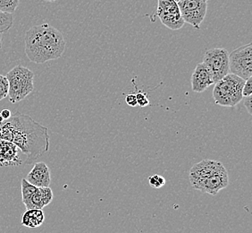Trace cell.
<instances>
[{
    "instance_id": "1",
    "label": "cell",
    "mask_w": 252,
    "mask_h": 233,
    "mask_svg": "<svg viewBox=\"0 0 252 233\" xmlns=\"http://www.w3.org/2000/svg\"><path fill=\"white\" fill-rule=\"evenodd\" d=\"M0 139L15 144L27 157L26 164H32L49 149L48 128L21 112L0 123Z\"/></svg>"
},
{
    "instance_id": "2",
    "label": "cell",
    "mask_w": 252,
    "mask_h": 233,
    "mask_svg": "<svg viewBox=\"0 0 252 233\" xmlns=\"http://www.w3.org/2000/svg\"><path fill=\"white\" fill-rule=\"evenodd\" d=\"M25 41L26 56L36 64L61 58L65 49L63 34L49 24L36 25L28 30Z\"/></svg>"
},
{
    "instance_id": "3",
    "label": "cell",
    "mask_w": 252,
    "mask_h": 233,
    "mask_svg": "<svg viewBox=\"0 0 252 233\" xmlns=\"http://www.w3.org/2000/svg\"><path fill=\"white\" fill-rule=\"evenodd\" d=\"M244 83V79L231 73L215 83L213 98L216 104L223 107H235L243 101Z\"/></svg>"
},
{
    "instance_id": "4",
    "label": "cell",
    "mask_w": 252,
    "mask_h": 233,
    "mask_svg": "<svg viewBox=\"0 0 252 233\" xmlns=\"http://www.w3.org/2000/svg\"><path fill=\"white\" fill-rule=\"evenodd\" d=\"M8 97L11 103H17L34 90V73L28 68L17 65L6 75Z\"/></svg>"
},
{
    "instance_id": "5",
    "label": "cell",
    "mask_w": 252,
    "mask_h": 233,
    "mask_svg": "<svg viewBox=\"0 0 252 233\" xmlns=\"http://www.w3.org/2000/svg\"><path fill=\"white\" fill-rule=\"evenodd\" d=\"M231 74L246 80L252 77V44L248 43L229 53Z\"/></svg>"
},
{
    "instance_id": "6",
    "label": "cell",
    "mask_w": 252,
    "mask_h": 233,
    "mask_svg": "<svg viewBox=\"0 0 252 233\" xmlns=\"http://www.w3.org/2000/svg\"><path fill=\"white\" fill-rule=\"evenodd\" d=\"M203 63L211 71L214 83H217L230 73L227 49L222 48L208 49L204 54Z\"/></svg>"
},
{
    "instance_id": "7",
    "label": "cell",
    "mask_w": 252,
    "mask_h": 233,
    "mask_svg": "<svg viewBox=\"0 0 252 233\" xmlns=\"http://www.w3.org/2000/svg\"><path fill=\"white\" fill-rule=\"evenodd\" d=\"M185 23L199 30L207 14L208 5L205 0H180L177 2Z\"/></svg>"
},
{
    "instance_id": "8",
    "label": "cell",
    "mask_w": 252,
    "mask_h": 233,
    "mask_svg": "<svg viewBox=\"0 0 252 233\" xmlns=\"http://www.w3.org/2000/svg\"><path fill=\"white\" fill-rule=\"evenodd\" d=\"M157 15L168 29L180 30L184 27L185 21L182 17L179 6L175 0H158Z\"/></svg>"
},
{
    "instance_id": "9",
    "label": "cell",
    "mask_w": 252,
    "mask_h": 233,
    "mask_svg": "<svg viewBox=\"0 0 252 233\" xmlns=\"http://www.w3.org/2000/svg\"><path fill=\"white\" fill-rule=\"evenodd\" d=\"M223 169H225L224 166L218 160L209 159L201 160L199 163H196L195 165L192 166V168L189 170V182L195 190V188L202 181Z\"/></svg>"
},
{
    "instance_id": "10",
    "label": "cell",
    "mask_w": 252,
    "mask_h": 233,
    "mask_svg": "<svg viewBox=\"0 0 252 233\" xmlns=\"http://www.w3.org/2000/svg\"><path fill=\"white\" fill-rule=\"evenodd\" d=\"M228 183L229 178L227 170L226 169H223L202 181L195 188V190H199L203 193L216 195L219 194V191L224 190L227 187Z\"/></svg>"
},
{
    "instance_id": "11",
    "label": "cell",
    "mask_w": 252,
    "mask_h": 233,
    "mask_svg": "<svg viewBox=\"0 0 252 233\" xmlns=\"http://www.w3.org/2000/svg\"><path fill=\"white\" fill-rule=\"evenodd\" d=\"M214 83L212 73L204 63H199L191 77V89L194 92H203Z\"/></svg>"
},
{
    "instance_id": "12",
    "label": "cell",
    "mask_w": 252,
    "mask_h": 233,
    "mask_svg": "<svg viewBox=\"0 0 252 233\" xmlns=\"http://www.w3.org/2000/svg\"><path fill=\"white\" fill-rule=\"evenodd\" d=\"M19 148L12 142L0 139V166L18 167L23 161L19 157Z\"/></svg>"
},
{
    "instance_id": "13",
    "label": "cell",
    "mask_w": 252,
    "mask_h": 233,
    "mask_svg": "<svg viewBox=\"0 0 252 233\" xmlns=\"http://www.w3.org/2000/svg\"><path fill=\"white\" fill-rule=\"evenodd\" d=\"M25 180L38 188L49 187L51 183L50 170L43 161L36 162Z\"/></svg>"
},
{
    "instance_id": "14",
    "label": "cell",
    "mask_w": 252,
    "mask_h": 233,
    "mask_svg": "<svg viewBox=\"0 0 252 233\" xmlns=\"http://www.w3.org/2000/svg\"><path fill=\"white\" fill-rule=\"evenodd\" d=\"M53 200V192L49 187L37 188L30 199L25 203L27 209H43Z\"/></svg>"
},
{
    "instance_id": "15",
    "label": "cell",
    "mask_w": 252,
    "mask_h": 233,
    "mask_svg": "<svg viewBox=\"0 0 252 233\" xmlns=\"http://www.w3.org/2000/svg\"><path fill=\"white\" fill-rule=\"evenodd\" d=\"M45 220L42 209H27L21 221V224L27 228H38Z\"/></svg>"
},
{
    "instance_id": "16",
    "label": "cell",
    "mask_w": 252,
    "mask_h": 233,
    "mask_svg": "<svg viewBox=\"0 0 252 233\" xmlns=\"http://www.w3.org/2000/svg\"><path fill=\"white\" fill-rule=\"evenodd\" d=\"M14 16L13 14L4 13L0 11V34L6 33L13 26Z\"/></svg>"
},
{
    "instance_id": "17",
    "label": "cell",
    "mask_w": 252,
    "mask_h": 233,
    "mask_svg": "<svg viewBox=\"0 0 252 233\" xmlns=\"http://www.w3.org/2000/svg\"><path fill=\"white\" fill-rule=\"evenodd\" d=\"M37 188L38 187H35L33 185L31 184L25 179L22 180L21 190H22V200H23L24 204L30 199V197L32 195Z\"/></svg>"
},
{
    "instance_id": "18",
    "label": "cell",
    "mask_w": 252,
    "mask_h": 233,
    "mask_svg": "<svg viewBox=\"0 0 252 233\" xmlns=\"http://www.w3.org/2000/svg\"><path fill=\"white\" fill-rule=\"evenodd\" d=\"M19 5V0H0V11L14 14Z\"/></svg>"
},
{
    "instance_id": "19",
    "label": "cell",
    "mask_w": 252,
    "mask_h": 233,
    "mask_svg": "<svg viewBox=\"0 0 252 233\" xmlns=\"http://www.w3.org/2000/svg\"><path fill=\"white\" fill-rule=\"evenodd\" d=\"M149 183L153 189H161L165 186L166 180H165L164 177H162L160 175L155 174L152 175L149 178Z\"/></svg>"
},
{
    "instance_id": "20",
    "label": "cell",
    "mask_w": 252,
    "mask_h": 233,
    "mask_svg": "<svg viewBox=\"0 0 252 233\" xmlns=\"http://www.w3.org/2000/svg\"><path fill=\"white\" fill-rule=\"evenodd\" d=\"M8 96V81L6 77L0 75V101Z\"/></svg>"
},
{
    "instance_id": "21",
    "label": "cell",
    "mask_w": 252,
    "mask_h": 233,
    "mask_svg": "<svg viewBox=\"0 0 252 233\" xmlns=\"http://www.w3.org/2000/svg\"><path fill=\"white\" fill-rule=\"evenodd\" d=\"M136 99H137V105H139L140 107L144 108L150 104V100L145 92H138L136 94Z\"/></svg>"
},
{
    "instance_id": "22",
    "label": "cell",
    "mask_w": 252,
    "mask_h": 233,
    "mask_svg": "<svg viewBox=\"0 0 252 233\" xmlns=\"http://www.w3.org/2000/svg\"><path fill=\"white\" fill-rule=\"evenodd\" d=\"M243 96L246 97L249 95H252V77L245 80V83L243 87Z\"/></svg>"
},
{
    "instance_id": "23",
    "label": "cell",
    "mask_w": 252,
    "mask_h": 233,
    "mask_svg": "<svg viewBox=\"0 0 252 233\" xmlns=\"http://www.w3.org/2000/svg\"><path fill=\"white\" fill-rule=\"evenodd\" d=\"M243 104L245 108L247 109L248 112L250 115L252 114V95H249L246 97H243Z\"/></svg>"
},
{
    "instance_id": "24",
    "label": "cell",
    "mask_w": 252,
    "mask_h": 233,
    "mask_svg": "<svg viewBox=\"0 0 252 233\" xmlns=\"http://www.w3.org/2000/svg\"><path fill=\"white\" fill-rule=\"evenodd\" d=\"M126 102L129 106H131V107H136V106H137L136 94H133V93L128 94V95L126 96Z\"/></svg>"
},
{
    "instance_id": "25",
    "label": "cell",
    "mask_w": 252,
    "mask_h": 233,
    "mask_svg": "<svg viewBox=\"0 0 252 233\" xmlns=\"http://www.w3.org/2000/svg\"><path fill=\"white\" fill-rule=\"evenodd\" d=\"M1 113V115L3 116V118H4V120L5 119H8L10 116H12V114H11V112H10L9 110H3L2 112H0Z\"/></svg>"
},
{
    "instance_id": "26",
    "label": "cell",
    "mask_w": 252,
    "mask_h": 233,
    "mask_svg": "<svg viewBox=\"0 0 252 233\" xmlns=\"http://www.w3.org/2000/svg\"><path fill=\"white\" fill-rule=\"evenodd\" d=\"M2 39H3V37H2V34H0V49L2 48Z\"/></svg>"
},
{
    "instance_id": "27",
    "label": "cell",
    "mask_w": 252,
    "mask_h": 233,
    "mask_svg": "<svg viewBox=\"0 0 252 233\" xmlns=\"http://www.w3.org/2000/svg\"><path fill=\"white\" fill-rule=\"evenodd\" d=\"M3 121H4V118H3V116H2V115H1V113H0V123Z\"/></svg>"
},
{
    "instance_id": "28",
    "label": "cell",
    "mask_w": 252,
    "mask_h": 233,
    "mask_svg": "<svg viewBox=\"0 0 252 233\" xmlns=\"http://www.w3.org/2000/svg\"><path fill=\"white\" fill-rule=\"evenodd\" d=\"M45 1H48V2H55V1H57V0H45Z\"/></svg>"
},
{
    "instance_id": "29",
    "label": "cell",
    "mask_w": 252,
    "mask_h": 233,
    "mask_svg": "<svg viewBox=\"0 0 252 233\" xmlns=\"http://www.w3.org/2000/svg\"><path fill=\"white\" fill-rule=\"evenodd\" d=\"M175 1H176V2H178V1H180V0H175ZM205 1H208V0H205Z\"/></svg>"
}]
</instances>
